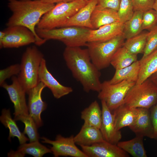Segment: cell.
Listing matches in <instances>:
<instances>
[{
	"label": "cell",
	"mask_w": 157,
	"mask_h": 157,
	"mask_svg": "<svg viewBox=\"0 0 157 157\" xmlns=\"http://www.w3.org/2000/svg\"><path fill=\"white\" fill-rule=\"evenodd\" d=\"M139 62L137 60L126 67L115 70L112 78L109 80L111 84L117 83L124 81L136 83L139 71Z\"/></svg>",
	"instance_id": "cell-24"
},
{
	"label": "cell",
	"mask_w": 157,
	"mask_h": 157,
	"mask_svg": "<svg viewBox=\"0 0 157 157\" xmlns=\"http://www.w3.org/2000/svg\"><path fill=\"white\" fill-rule=\"evenodd\" d=\"M88 1L75 0L56 3L41 17L36 28L49 29L63 27L67 22Z\"/></svg>",
	"instance_id": "cell-3"
},
{
	"label": "cell",
	"mask_w": 157,
	"mask_h": 157,
	"mask_svg": "<svg viewBox=\"0 0 157 157\" xmlns=\"http://www.w3.org/2000/svg\"><path fill=\"white\" fill-rule=\"evenodd\" d=\"M12 83L9 85L6 82L1 86L7 91L10 99L14 105V119L16 121L22 116L28 115L25 94L26 92L15 76L12 77Z\"/></svg>",
	"instance_id": "cell-11"
},
{
	"label": "cell",
	"mask_w": 157,
	"mask_h": 157,
	"mask_svg": "<svg viewBox=\"0 0 157 157\" xmlns=\"http://www.w3.org/2000/svg\"><path fill=\"white\" fill-rule=\"evenodd\" d=\"M153 9L156 10L157 13V0H156L153 5Z\"/></svg>",
	"instance_id": "cell-41"
},
{
	"label": "cell",
	"mask_w": 157,
	"mask_h": 157,
	"mask_svg": "<svg viewBox=\"0 0 157 157\" xmlns=\"http://www.w3.org/2000/svg\"><path fill=\"white\" fill-rule=\"evenodd\" d=\"M63 56L73 76L81 84L85 91H100L101 74L92 61L87 48L66 47Z\"/></svg>",
	"instance_id": "cell-1"
},
{
	"label": "cell",
	"mask_w": 157,
	"mask_h": 157,
	"mask_svg": "<svg viewBox=\"0 0 157 157\" xmlns=\"http://www.w3.org/2000/svg\"><path fill=\"white\" fill-rule=\"evenodd\" d=\"M102 110L97 101L92 102L81 113V118L84 124L100 129L102 121Z\"/></svg>",
	"instance_id": "cell-25"
},
{
	"label": "cell",
	"mask_w": 157,
	"mask_h": 157,
	"mask_svg": "<svg viewBox=\"0 0 157 157\" xmlns=\"http://www.w3.org/2000/svg\"><path fill=\"white\" fill-rule=\"evenodd\" d=\"M157 103V87L149 78L135 84L128 91L123 104L131 108L149 109Z\"/></svg>",
	"instance_id": "cell-7"
},
{
	"label": "cell",
	"mask_w": 157,
	"mask_h": 157,
	"mask_svg": "<svg viewBox=\"0 0 157 157\" xmlns=\"http://www.w3.org/2000/svg\"><path fill=\"white\" fill-rule=\"evenodd\" d=\"M4 31L5 35L0 39L1 48H18L35 43L36 38L33 33L24 26H8Z\"/></svg>",
	"instance_id": "cell-9"
},
{
	"label": "cell",
	"mask_w": 157,
	"mask_h": 157,
	"mask_svg": "<svg viewBox=\"0 0 157 157\" xmlns=\"http://www.w3.org/2000/svg\"><path fill=\"white\" fill-rule=\"evenodd\" d=\"M88 157H129L126 152L117 144L105 140L89 146H81Z\"/></svg>",
	"instance_id": "cell-14"
},
{
	"label": "cell",
	"mask_w": 157,
	"mask_h": 157,
	"mask_svg": "<svg viewBox=\"0 0 157 157\" xmlns=\"http://www.w3.org/2000/svg\"><path fill=\"white\" fill-rule=\"evenodd\" d=\"M85 0L86 1H89V0Z\"/></svg>",
	"instance_id": "cell-42"
},
{
	"label": "cell",
	"mask_w": 157,
	"mask_h": 157,
	"mask_svg": "<svg viewBox=\"0 0 157 157\" xmlns=\"http://www.w3.org/2000/svg\"><path fill=\"white\" fill-rule=\"evenodd\" d=\"M149 109L137 108L135 119L129 127L136 136L154 138V129Z\"/></svg>",
	"instance_id": "cell-16"
},
{
	"label": "cell",
	"mask_w": 157,
	"mask_h": 157,
	"mask_svg": "<svg viewBox=\"0 0 157 157\" xmlns=\"http://www.w3.org/2000/svg\"><path fill=\"white\" fill-rule=\"evenodd\" d=\"M42 1L49 3H55L60 2H69L75 0H41Z\"/></svg>",
	"instance_id": "cell-39"
},
{
	"label": "cell",
	"mask_w": 157,
	"mask_h": 157,
	"mask_svg": "<svg viewBox=\"0 0 157 157\" xmlns=\"http://www.w3.org/2000/svg\"><path fill=\"white\" fill-rule=\"evenodd\" d=\"M121 0H98L97 6L100 8H108L117 11Z\"/></svg>",
	"instance_id": "cell-37"
},
{
	"label": "cell",
	"mask_w": 157,
	"mask_h": 157,
	"mask_svg": "<svg viewBox=\"0 0 157 157\" xmlns=\"http://www.w3.org/2000/svg\"><path fill=\"white\" fill-rule=\"evenodd\" d=\"M139 61V73L135 84L142 83L157 72V49Z\"/></svg>",
	"instance_id": "cell-21"
},
{
	"label": "cell",
	"mask_w": 157,
	"mask_h": 157,
	"mask_svg": "<svg viewBox=\"0 0 157 157\" xmlns=\"http://www.w3.org/2000/svg\"><path fill=\"white\" fill-rule=\"evenodd\" d=\"M157 49V25L147 33L145 47L142 58H144Z\"/></svg>",
	"instance_id": "cell-33"
},
{
	"label": "cell",
	"mask_w": 157,
	"mask_h": 157,
	"mask_svg": "<svg viewBox=\"0 0 157 157\" xmlns=\"http://www.w3.org/2000/svg\"><path fill=\"white\" fill-rule=\"evenodd\" d=\"M144 12L135 11L132 17L124 23L123 35L127 40L141 33L142 29V17Z\"/></svg>",
	"instance_id": "cell-27"
},
{
	"label": "cell",
	"mask_w": 157,
	"mask_h": 157,
	"mask_svg": "<svg viewBox=\"0 0 157 157\" xmlns=\"http://www.w3.org/2000/svg\"><path fill=\"white\" fill-rule=\"evenodd\" d=\"M143 137L136 136L134 138L126 141H119L117 145L134 157H147L143 143Z\"/></svg>",
	"instance_id": "cell-26"
},
{
	"label": "cell",
	"mask_w": 157,
	"mask_h": 157,
	"mask_svg": "<svg viewBox=\"0 0 157 157\" xmlns=\"http://www.w3.org/2000/svg\"><path fill=\"white\" fill-rule=\"evenodd\" d=\"M157 25V13L151 9L143 13L142 17V30L149 31Z\"/></svg>",
	"instance_id": "cell-34"
},
{
	"label": "cell",
	"mask_w": 157,
	"mask_h": 157,
	"mask_svg": "<svg viewBox=\"0 0 157 157\" xmlns=\"http://www.w3.org/2000/svg\"><path fill=\"white\" fill-rule=\"evenodd\" d=\"M45 87L43 83L40 82L27 93L28 96V106L29 114L34 120L38 128L43 125L41 114L47 106V104L43 101L42 97V92Z\"/></svg>",
	"instance_id": "cell-12"
},
{
	"label": "cell",
	"mask_w": 157,
	"mask_h": 157,
	"mask_svg": "<svg viewBox=\"0 0 157 157\" xmlns=\"http://www.w3.org/2000/svg\"><path fill=\"white\" fill-rule=\"evenodd\" d=\"M124 40L122 34L106 41L87 42L86 46L91 60L99 70L109 66L113 55L123 46Z\"/></svg>",
	"instance_id": "cell-6"
},
{
	"label": "cell",
	"mask_w": 157,
	"mask_h": 157,
	"mask_svg": "<svg viewBox=\"0 0 157 157\" xmlns=\"http://www.w3.org/2000/svg\"><path fill=\"white\" fill-rule=\"evenodd\" d=\"M76 144L81 146H89L105 140L100 129L84 124L79 133L75 136Z\"/></svg>",
	"instance_id": "cell-19"
},
{
	"label": "cell",
	"mask_w": 157,
	"mask_h": 157,
	"mask_svg": "<svg viewBox=\"0 0 157 157\" xmlns=\"http://www.w3.org/2000/svg\"><path fill=\"white\" fill-rule=\"evenodd\" d=\"M39 82L43 83L51 91L54 97L57 99L67 95L73 91L70 87L61 84L53 76L47 68L46 60L44 58L40 64L38 74Z\"/></svg>",
	"instance_id": "cell-15"
},
{
	"label": "cell",
	"mask_w": 157,
	"mask_h": 157,
	"mask_svg": "<svg viewBox=\"0 0 157 157\" xmlns=\"http://www.w3.org/2000/svg\"><path fill=\"white\" fill-rule=\"evenodd\" d=\"M114 116L115 126L117 130L122 128L129 127L134 122L137 114V108H131L123 104L115 110Z\"/></svg>",
	"instance_id": "cell-22"
},
{
	"label": "cell",
	"mask_w": 157,
	"mask_h": 157,
	"mask_svg": "<svg viewBox=\"0 0 157 157\" xmlns=\"http://www.w3.org/2000/svg\"><path fill=\"white\" fill-rule=\"evenodd\" d=\"M150 115L154 129V138L157 140V103L153 107Z\"/></svg>",
	"instance_id": "cell-38"
},
{
	"label": "cell",
	"mask_w": 157,
	"mask_h": 157,
	"mask_svg": "<svg viewBox=\"0 0 157 157\" xmlns=\"http://www.w3.org/2000/svg\"><path fill=\"white\" fill-rule=\"evenodd\" d=\"M134 11L131 0H121L117 11L120 21L124 23L130 19Z\"/></svg>",
	"instance_id": "cell-32"
},
{
	"label": "cell",
	"mask_w": 157,
	"mask_h": 157,
	"mask_svg": "<svg viewBox=\"0 0 157 157\" xmlns=\"http://www.w3.org/2000/svg\"><path fill=\"white\" fill-rule=\"evenodd\" d=\"M90 21L93 29L120 21L117 11L108 8H101L97 6L92 14Z\"/></svg>",
	"instance_id": "cell-20"
},
{
	"label": "cell",
	"mask_w": 157,
	"mask_h": 157,
	"mask_svg": "<svg viewBox=\"0 0 157 157\" xmlns=\"http://www.w3.org/2000/svg\"><path fill=\"white\" fill-rule=\"evenodd\" d=\"M101 101L102 115L100 131L105 141L117 144L122 138L121 132L116 129L113 113L104 101L101 100Z\"/></svg>",
	"instance_id": "cell-13"
},
{
	"label": "cell",
	"mask_w": 157,
	"mask_h": 157,
	"mask_svg": "<svg viewBox=\"0 0 157 157\" xmlns=\"http://www.w3.org/2000/svg\"><path fill=\"white\" fill-rule=\"evenodd\" d=\"M20 121L24 123L25 128L23 133L26 134L30 142L39 140V135L38 133V128L34 120L28 115H24L18 118L16 121Z\"/></svg>",
	"instance_id": "cell-31"
},
{
	"label": "cell",
	"mask_w": 157,
	"mask_h": 157,
	"mask_svg": "<svg viewBox=\"0 0 157 157\" xmlns=\"http://www.w3.org/2000/svg\"><path fill=\"white\" fill-rule=\"evenodd\" d=\"M41 139L42 142L52 145L50 149L55 157L59 156L88 157L82 150L76 147L73 135L65 137L61 135H58L54 140L44 137H42Z\"/></svg>",
	"instance_id": "cell-10"
},
{
	"label": "cell",
	"mask_w": 157,
	"mask_h": 157,
	"mask_svg": "<svg viewBox=\"0 0 157 157\" xmlns=\"http://www.w3.org/2000/svg\"><path fill=\"white\" fill-rule=\"evenodd\" d=\"M91 29L78 26H68L46 29L36 28V32L40 38L46 41L55 40L67 47L86 46Z\"/></svg>",
	"instance_id": "cell-4"
},
{
	"label": "cell",
	"mask_w": 157,
	"mask_h": 157,
	"mask_svg": "<svg viewBox=\"0 0 157 157\" xmlns=\"http://www.w3.org/2000/svg\"><path fill=\"white\" fill-rule=\"evenodd\" d=\"M134 11L144 12L153 8L156 0H131Z\"/></svg>",
	"instance_id": "cell-36"
},
{
	"label": "cell",
	"mask_w": 157,
	"mask_h": 157,
	"mask_svg": "<svg viewBox=\"0 0 157 157\" xmlns=\"http://www.w3.org/2000/svg\"><path fill=\"white\" fill-rule=\"evenodd\" d=\"M137 60V55L131 53L122 46L113 55L110 65L115 70L118 69L128 66Z\"/></svg>",
	"instance_id": "cell-28"
},
{
	"label": "cell",
	"mask_w": 157,
	"mask_h": 157,
	"mask_svg": "<svg viewBox=\"0 0 157 157\" xmlns=\"http://www.w3.org/2000/svg\"><path fill=\"white\" fill-rule=\"evenodd\" d=\"M157 87V72L149 78Z\"/></svg>",
	"instance_id": "cell-40"
},
{
	"label": "cell",
	"mask_w": 157,
	"mask_h": 157,
	"mask_svg": "<svg viewBox=\"0 0 157 157\" xmlns=\"http://www.w3.org/2000/svg\"><path fill=\"white\" fill-rule=\"evenodd\" d=\"M44 58L43 53L35 46L28 47L22 55L17 77L26 93L39 82V69Z\"/></svg>",
	"instance_id": "cell-5"
},
{
	"label": "cell",
	"mask_w": 157,
	"mask_h": 157,
	"mask_svg": "<svg viewBox=\"0 0 157 157\" xmlns=\"http://www.w3.org/2000/svg\"><path fill=\"white\" fill-rule=\"evenodd\" d=\"M97 3L98 0H89L85 5L70 18L63 27L74 26L93 29L90 18Z\"/></svg>",
	"instance_id": "cell-18"
},
{
	"label": "cell",
	"mask_w": 157,
	"mask_h": 157,
	"mask_svg": "<svg viewBox=\"0 0 157 157\" xmlns=\"http://www.w3.org/2000/svg\"><path fill=\"white\" fill-rule=\"evenodd\" d=\"M20 65L16 64L11 65L0 70V85L5 82V81L10 77L18 75L20 72Z\"/></svg>",
	"instance_id": "cell-35"
},
{
	"label": "cell",
	"mask_w": 157,
	"mask_h": 157,
	"mask_svg": "<svg viewBox=\"0 0 157 157\" xmlns=\"http://www.w3.org/2000/svg\"><path fill=\"white\" fill-rule=\"evenodd\" d=\"M135 84V82L124 81L112 84L109 81H104L101 83L98 98L105 102L111 112L114 111L123 104L128 92Z\"/></svg>",
	"instance_id": "cell-8"
},
{
	"label": "cell",
	"mask_w": 157,
	"mask_h": 157,
	"mask_svg": "<svg viewBox=\"0 0 157 157\" xmlns=\"http://www.w3.org/2000/svg\"><path fill=\"white\" fill-rule=\"evenodd\" d=\"M148 32L140 34L126 40L123 46L131 53L137 55L143 53L145 47Z\"/></svg>",
	"instance_id": "cell-30"
},
{
	"label": "cell",
	"mask_w": 157,
	"mask_h": 157,
	"mask_svg": "<svg viewBox=\"0 0 157 157\" xmlns=\"http://www.w3.org/2000/svg\"><path fill=\"white\" fill-rule=\"evenodd\" d=\"M17 151L21 157L24 156L26 154L34 157H42L45 154L52 152L50 149L41 144L39 140L20 144Z\"/></svg>",
	"instance_id": "cell-29"
},
{
	"label": "cell",
	"mask_w": 157,
	"mask_h": 157,
	"mask_svg": "<svg viewBox=\"0 0 157 157\" xmlns=\"http://www.w3.org/2000/svg\"><path fill=\"white\" fill-rule=\"evenodd\" d=\"M124 23L118 21L101 26L97 29H91L88 42H102L111 40L122 34Z\"/></svg>",
	"instance_id": "cell-17"
},
{
	"label": "cell",
	"mask_w": 157,
	"mask_h": 157,
	"mask_svg": "<svg viewBox=\"0 0 157 157\" xmlns=\"http://www.w3.org/2000/svg\"><path fill=\"white\" fill-rule=\"evenodd\" d=\"M55 5V3H45L41 0H8V7L12 14L6 25L7 27L19 25L27 28L35 37V45L40 46L46 41L37 34L36 26L42 17Z\"/></svg>",
	"instance_id": "cell-2"
},
{
	"label": "cell",
	"mask_w": 157,
	"mask_h": 157,
	"mask_svg": "<svg viewBox=\"0 0 157 157\" xmlns=\"http://www.w3.org/2000/svg\"><path fill=\"white\" fill-rule=\"evenodd\" d=\"M1 122L9 131L8 140L10 141L11 138L15 137L18 138L20 144H22L29 140L23 133L21 132L17 125L15 121L12 119L9 109H3L1 111L0 117Z\"/></svg>",
	"instance_id": "cell-23"
}]
</instances>
